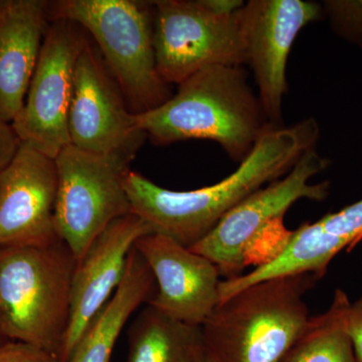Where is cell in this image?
<instances>
[{"mask_svg":"<svg viewBox=\"0 0 362 362\" xmlns=\"http://www.w3.org/2000/svg\"><path fill=\"white\" fill-rule=\"evenodd\" d=\"M319 134L314 118L291 127L270 128L235 173L199 189H168L129 170L124 177V187L131 213L144 221L152 233L194 247L240 202L287 175L307 150L315 147Z\"/></svg>","mask_w":362,"mask_h":362,"instance_id":"6da1fadb","label":"cell"},{"mask_svg":"<svg viewBox=\"0 0 362 362\" xmlns=\"http://www.w3.org/2000/svg\"><path fill=\"white\" fill-rule=\"evenodd\" d=\"M177 86L161 106L136 115L138 127L154 144L211 140L242 162L274 128L242 66H209Z\"/></svg>","mask_w":362,"mask_h":362,"instance_id":"7a4b0ae2","label":"cell"},{"mask_svg":"<svg viewBox=\"0 0 362 362\" xmlns=\"http://www.w3.org/2000/svg\"><path fill=\"white\" fill-rule=\"evenodd\" d=\"M318 276H282L223 300L201 327L216 362H281L308 323L305 295Z\"/></svg>","mask_w":362,"mask_h":362,"instance_id":"3957f363","label":"cell"},{"mask_svg":"<svg viewBox=\"0 0 362 362\" xmlns=\"http://www.w3.org/2000/svg\"><path fill=\"white\" fill-rule=\"evenodd\" d=\"M76 267L62 240L0 247V327L9 341L59 356L70 322Z\"/></svg>","mask_w":362,"mask_h":362,"instance_id":"277c9868","label":"cell"},{"mask_svg":"<svg viewBox=\"0 0 362 362\" xmlns=\"http://www.w3.org/2000/svg\"><path fill=\"white\" fill-rule=\"evenodd\" d=\"M49 18H66L89 33L135 115L161 106L171 94L157 70L153 2L61 0Z\"/></svg>","mask_w":362,"mask_h":362,"instance_id":"5b68a950","label":"cell"},{"mask_svg":"<svg viewBox=\"0 0 362 362\" xmlns=\"http://www.w3.org/2000/svg\"><path fill=\"white\" fill-rule=\"evenodd\" d=\"M240 0L154 1V49L162 80L180 85L213 66L247 63Z\"/></svg>","mask_w":362,"mask_h":362,"instance_id":"8992f818","label":"cell"},{"mask_svg":"<svg viewBox=\"0 0 362 362\" xmlns=\"http://www.w3.org/2000/svg\"><path fill=\"white\" fill-rule=\"evenodd\" d=\"M54 160L58 169L57 232L78 263L109 226L131 213L124 187L131 161L73 145Z\"/></svg>","mask_w":362,"mask_h":362,"instance_id":"52a82bcc","label":"cell"},{"mask_svg":"<svg viewBox=\"0 0 362 362\" xmlns=\"http://www.w3.org/2000/svg\"><path fill=\"white\" fill-rule=\"evenodd\" d=\"M328 166L329 160L315 147L307 150L287 175L240 202L190 249L211 259L226 280L242 275L250 247L274 221L283 218L300 199L322 202L327 197L329 182L310 181Z\"/></svg>","mask_w":362,"mask_h":362,"instance_id":"ba28073f","label":"cell"},{"mask_svg":"<svg viewBox=\"0 0 362 362\" xmlns=\"http://www.w3.org/2000/svg\"><path fill=\"white\" fill-rule=\"evenodd\" d=\"M85 30L66 18H51L23 109L11 126L21 143L56 159L70 146L69 112Z\"/></svg>","mask_w":362,"mask_h":362,"instance_id":"9c48e42d","label":"cell"},{"mask_svg":"<svg viewBox=\"0 0 362 362\" xmlns=\"http://www.w3.org/2000/svg\"><path fill=\"white\" fill-rule=\"evenodd\" d=\"M71 145L132 161L147 136L138 127L122 92L96 45L86 40L78 54L69 112Z\"/></svg>","mask_w":362,"mask_h":362,"instance_id":"30bf717a","label":"cell"},{"mask_svg":"<svg viewBox=\"0 0 362 362\" xmlns=\"http://www.w3.org/2000/svg\"><path fill=\"white\" fill-rule=\"evenodd\" d=\"M322 6L304 0H251L240 9L247 65L258 85V97L269 124L282 127L288 90V59L302 30L320 18Z\"/></svg>","mask_w":362,"mask_h":362,"instance_id":"8fae6325","label":"cell"},{"mask_svg":"<svg viewBox=\"0 0 362 362\" xmlns=\"http://www.w3.org/2000/svg\"><path fill=\"white\" fill-rule=\"evenodd\" d=\"M56 160L21 143L0 171V247L47 246L59 242Z\"/></svg>","mask_w":362,"mask_h":362,"instance_id":"7c38bea8","label":"cell"},{"mask_svg":"<svg viewBox=\"0 0 362 362\" xmlns=\"http://www.w3.org/2000/svg\"><path fill=\"white\" fill-rule=\"evenodd\" d=\"M134 247L156 280V292L147 305L175 320L202 327L221 303L223 280L218 267L161 233L143 235Z\"/></svg>","mask_w":362,"mask_h":362,"instance_id":"4fadbf2b","label":"cell"},{"mask_svg":"<svg viewBox=\"0 0 362 362\" xmlns=\"http://www.w3.org/2000/svg\"><path fill=\"white\" fill-rule=\"evenodd\" d=\"M150 233L151 228L130 213L109 226L78 262L71 283L70 322L59 362H68L90 321L120 285L131 250Z\"/></svg>","mask_w":362,"mask_h":362,"instance_id":"5bb4252c","label":"cell"},{"mask_svg":"<svg viewBox=\"0 0 362 362\" xmlns=\"http://www.w3.org/2000/svg\"><path fill=\"white\" fill-rule=\"evenodd\" d=\"M362 240V199L289 233L278 252L249 273L223 281L221 296L276 277L310 273L322 278L333 259Z\"/></svg>","mask_w":362,"mask_h":362,"instance_id":"9a60e30c","label":"cell"},{"mask_svg":"<svg viewBox=\"0 0 362 362\" xmlns=\"http://www.w3.org/2000/svg\"><path fill=\"white\" fill-rule=\"evenodd\" d=\"M49 2L0 1V122L13 124L23 109L45 33Z\"/></svg>","mask_w":362,"mask_h":362,"instance_id":"2e32d148","label":"cell"},{"mask_svg":"<svg viewBox=\"0 0 362 362\" xmlns=\"http://www.w3.org/2000/svg\"><path fill=\"white\" fill-rule=\"evenodd\" d=\"M152 272L135 247L113 296L90 321L68 362H111L117 340L131 316L156 292Z\"/></svg>","mask_w":362,"mask_h":362,"instance_id":"e0dca14e","label":"cell"},{"mask_svg":"<svg viewBox=\"0 0 362 362\" xmlns=\"http://www.w3.org/2000/svg\"><path fill=\"white\" fill-rule=\"evenodd\" d=\"M127 362H201V327L175 320L147 305L132 323Z\"/></svg>","mask_w":362,"mask_h":362,"instance_id":"ac0fdd59","label":"cell"},{"mask_svg":"<svg viewBox=\"0 0 362 362\" xmlns=\"http://www.w3.org/2000/svg\"><path fill=\"white\" fill-rule=\"evenodd\" d=\"M349 301L346 293L337 289L329 309L310 317L281 362H357L343 322Z\"/></svg>","mask_w":362,"mask_h":362,"instance_id":"d6986e66","label":"cell"},{"mask_svg":"<svg viewBox=\"0 0 362 362\" xmlns=\"http://www.w3.org/2000/svg\"><path fill=\"white\" fill-rule=\"evenodd\" d=\"M323 4L332 30L362 47V0H327Z\"/></svg>","mask_w":362,"mask_h":362,"instance_id":"ffe728a7","label":"cell"},{"mask_svg":"<svg viewBox=\"0 0 362 362\" xmlns=\"http://www.w3.org/2000/svg\"><path fill=\"white\" fill-rule=\"evenodd\" d=\"M0 362H59V357L25 343L7 341L0 345Z\"/></svg>","mask_w":362,"mask_h":362,"instance_id":"44dd1931","label":"cell"},{"mask_svg":"<svg viewBox=\"0 0 362 362\" xmlns=\"http://www.w3.org/2000/svg\"><path fill=\"white\" fill-rule=\"evenodd\" d=\"M345 331L349 335L357 362H362V297L347 304L344 311Z\"/></svg>","mask_w":362,"mask_h":362,"instance_id":"7402d4cb","label":"cell"},{"mask_svg":"<svg viewBox=\"0 0 362 362\" xmlns=\"http://www.w3.org/2000/svg\"><path fill=\"white\" fill-rule=\"evenodd\" d=\"M21 144L11 124L0 122V171L13 160Z\"/></svg>","mask_w":362,"mask_h":362,"instance_id":"603a6c76","label":"cell"},{"mask_svg":"<svg viewBox=\"0 0 362 362\" xmlns=\"http://www.w3.org/2000/svg\"><path fill=\"white\" fill-rule=\"evenodd\" d=\"M201 362H216L214 361L213 358H211V356H209V354H206V351L204 352V356H202Z\"/></svg>","mask_w":362,"mask_h":362,"instance_id":"cb8c5ba5","label":"cell"},{"mask_svg":"<svg viewBox=\"0 0 362 362\" xmlns=\"http://www.w3.org/2000/svg\"><path fill=\"white\" fill-rule=\"evenodd\" d=\"M7 341H9V340L7 339L6 335H4V332H2L1 327H0V345L4 344V343Z\"/></svg>","mask_w":362,"mask_h":362,"instance_id":"d4e9b609","label":"cell"}]
</instances>
